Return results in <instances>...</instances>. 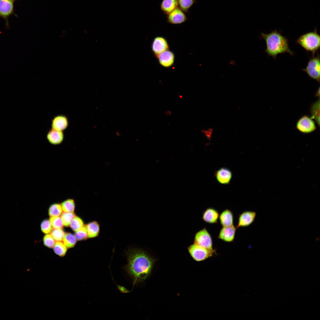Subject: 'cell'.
Returning a JSON list of instances; mask_svg holds the SVG:
<instances>
[{
	"instance_id": "obj_1",
	"label": "cell",
	"mask_w": 320,
	"mask_h": 320,
	"mask_svg": "<svg viewBox=\"0 0 320 320\" xmlns=\"http://www.w3.org/2000/svg\"><path fill=\"white\" fill-rule=\"evenodd\" d=\"M128 263L124 269L135 284L146 279L150 275L156 260L140 249H132L126 253Z\"/></svg>"
},
{
	"instance_id": "obj_2",
	"label": "cell",
	"mask_w": 320,
	"mask_h": 320,
	"mask_svg": "<svg viewBox=\"0 0 320 320\" xmlns=\"http://www.w3.org/2000/svg\"><path fill=\"white\" fill-rule=\"evenodd\" d=\"M260 37L265 42V52L274 59L279 54L288 53L293 55V52L289 48L287 39L279 31L275 30L268 33H261Z\"/></svg>"
},
{
	"instance_id": "obj_3",
	"label": "cell",
	"mask_w": 320,
	"mask_h": 320,
	"mask_svg": "<svg viewBox=\"0 0 320 320\" xmlns=\"http://www.w3.org/2000/svg\"><path fill=\"white\" fill-rule=\"evenodd\" d=\"M296 43L300 45L305 50L311 52L312 56L317 52L320 47V36L316 28L313 31L307 33L300 36L297 39Z\"/></svg>"
},
{
	"instance_id": "obj_4",
	"label": "cell",
	"mask_w": 320,
	"mask_h": 320,
	"mask_svg": "<svg viewBox=\"0 0 320 320\" xmlns=\"http://www.w3.org/2000/svg\"><path fill=\"white\" fill-rule=\"evenodd\" d=\"M188 250L193 259L199 262L204 261L216 254L215 249H208L194 243L188 247Z\"/></svg>"
},
{
	"instance_id": "obj_5",
	"label": "cell",
	"mask_w": 320,
	"mask_h": 320,
	"mask_svg": "<svg viewBox=\"0 0 320 320\" xmlns=\"http://www.w3.org/2000/svg\"><path fill=\"white\" fill-rule=\"evenodd\" d=\"M309 76L320 82V55L317 52L316 56L310 58L305 68L302 69Z\"/></svg>"
},
{
	"instance_id": "obj_6",
	"label": "cell",
	"mask_w": 320,
	"mask_h": 320,
	"mask_svg": "<svg viewBox=\"0 0 320 320\" xmlns=\"http://www.w3.org/2000/svg\"><path fill=\"white\" fill-rule=\"evenodd\" d=\"M193 243L208 249H214L212 236L206 227L196 233Z\"/></svg>"
},
{
	"instance_id": "obj_7",
	"label": "cell",
	"mask_w": 320,
	"mask_h": 320,
	"mask_svg": "<svg viewBox=\"0 0 320 320\" xmlns=\"http://www.w3.org/2000/svg\"><path fill=\"white\" fill-rule=\"evenodd\" d=\"M296 128L302 133L308 134L316 130V127L312 119L307 115H304L297 121Z\"/></svg>"
},
{
	"instance_id": "obj_8",
	"label": "cell",
	"mask_w": 320,
	"mask_h": 320,
	"mask_svg": "<svg viewBox=\"0 0 320 320\" xmlns=\"http://www.w3.org/2000/svg\"><path fill=\"white\" fill-rule=\"evenodd\" d=\"M17 0H0V17L4 19L6 27L9 28L8 18L14 14V2Z\"/></svg>"
},
{
	"instance_id": "obj_9",
	"label": "cell",
	"mask_w": 320,
	"mask_h": 320,
	"mask_svg": "<svg viewBox=\"0 0 320 320\" xmlns=\"http://www.w3.org/2000/svg\"><path fill=\"white\" fill-rule=\"evenodd\" d=\"M152 52L155 57L163 52L169 49L168 41L164 37L157 36L153 39L151 44Z\"/></svg>"
},
{
	"instance_id": "obj_10",
	"label": "cell",
	"mask_w": 320,
	"mask_h": 320,
	"mask_svg": "<svg viewBox=\"0 0 320 320\" xmlns=\"http://www.w3.org/2000/svg\"><path fill=\"white\" fill-rule=\"evenodd\" d=\"M159 64L165 68H169L174 63L175 56L174 53L169 49L156 57Z\"/></svg>"
},
{
	"instance_id": "obj_11",
	"label": "cell",
	"mask_w": 320,
	"mask_h": 320,
	"mask_svg": "<svg viewBox=\"0 0 320 320\" xmlns=\"http://www.w3.org/2000/svg\"><path fill=\"white\" fill-rule=\"evenodd\" d=\"M167 15V22L172 24H181L187 19L184 12L178 7Z\"/></svg>"
},
{
	"instance_id": "obj_12",
	"label": "cell",
	"mask_w": 320,
	"mask_h": 320,
	"mask_svg": "<svg viewBox=\"0 0 320 320\" xmlns=\"http://www.w3.org/2000/svg\"><path fill=\"white\" fill-rule=\"evenodd\" d=\"M256 213L252 211H246L239 215L238 223L236 227L237 229L240 227H247L249 226L254 222Z\"/></svg>"
},
{
	"instance_id": "obj_13",
	"label": "cell",
	"mask_w": 320,
	"mask_h": 320,
	"mask_svg": "<svg viewBox=\"0 0 320 320\" xmlns=\"http://www.w3.org/2000/svg\"><path fill=\"white\" fill-rule=\"evenodd\" d=\"M237 228L234 225L232 226L223 227L220 230L218 238L227 242L234 241Z\"/></svg>"
},
{
	"instance_id": "obj_14",
	"label": "cell",
	"mask_w": 320,
	"mask_h": 320,
	"mask_svg": "<svg viewBox=\"0 0 320 320\" xmlns=\"http://www.w3.org/2000/svg\"><path fill=\"white\" fill-rule=\"evenodd\" d=\"M68 119L66 116L62 114L54 116L52 119L51 128L63 131L68 127Z\"/></svg>"
},
{
	"instance_id": "obj_15",
	"label": "cell",
	"mask_w": 320,
	"mask_h": 320,
	"mask_svg": "<svg viewBox=\"0 0 320 320\" xmlns=\"http://www.w3.org/2000/svg\"><path fill=\"white\" fill-rule=\"evenodd\" d=\"M46 138L48 142L51 144L57 145L60 144L63 142L64 135L63 131L57 130L52 129L49 130L46 135Z\"/></svg>"
},
{
	"instance_id": "obj_16",
	"label": "cell",
	"mask_w": 320,
	"mask_h": 320,
	"mask_svg": "<svg viewBox=\"0 0 320 320\" xmlns=\"http://www.w3.org/2000/svg\"><path fill=\"white\" fill-rule=\"evenodd\" d=\"M219 216V212L216 209L209 207L203 212L202 218L207 223L214 224L217 223Z\"/></svg>"
},
{
	"instance_id": "obj_17",
	"label": "cell",
	"mask_w": 320,
	"mask_h": 320,
	"mask_svg": "<svg viewBox=\"0 0 320 320\" xmlns=\"http://www.w3.org/2000/svg\"><path fill=\"white\" fill-rule=\"evenodd\" d=\"M216 177L219 183L223 184H229L232 177V173L228 169L222 167L215 173Z\"/></svg>"
},
{
	"instance_id": "obj_18",
	"label": "cell",
	"mask_w": 320,
	"mask_h": 320,
	"mask_svg": "<svg viewBox=\"0 0 320 320\" xmlns=\"http://www.w3.org/2000/svg\"><path fill=\"white\" fill-rule=\"evenodd\" d=\"M219 219L220 224L223 227L233 225V214L232 211L229 209H227L223 211L219 214Z\"/></svg>"
},
{
	"instance_id": "obj_19",
	"label": "cell",
	"mask_w": 320,
	"mask_h": 320,
	"mask_svg": "<svg viewBox=\"0 0 320 320\" xmlns=\"http://www.w3.org/2000/svg\"><path fill=\"white\" fill-rule=\"evenodd\" d=\"M178 6L177 0H162L160 4L162 11L167 15Z\"/></svg>"
},
{
	"instance_id": "obj_20",
	"label": "cell",
	"mask_w": 320,
	"mask_h": 320,
	"mask_svg": "<svg viewBox=\"0 0 320 320\" xmlns=\"http://www.w3.org/2000/svg\"><path fill=\"white\" fill-rule=\"evenodd\" d=\"M88 238H92L98 236L100 231V226L98 223L95 221L90 222L86 225Z\"/></svg>"
},
{
	"instance_id": "obj_21",
	"label": "cell",
	"mask_w": 320,
	"mask_h": 320,
	"mask_svg": "<svg viewBox=\"0 0 320 320\" xmlns=\"http://www.w3.org/2000/svg\"><path fill=\"white\" fill-rule=\"evenodd\" d=\"M320 98L313 103L311 105L310 113L312 119H313L316 123L320 126Z\"/></svg>"
},
{
	"instance_id": "obj_22",
	"label": "cell",
	"mask_w": 320,
	"mask_h": 320,
	"mask_svg": "<svg viewBox=\"0 0 320 320\" xmlns=\"http://www.w3.org/2000/svg\"><path fill=\"white\" fill-rule=\"evenodd\" d=\"M53 249L55 253L61 257L65 256L67 251V247L61 241L55 242Z\"/></svg>"
},
{
	"instance_id": "obj_23",
	"label": "cell",
	"mask_w": 320,
	"mask_h": 320,
	"mask_svg": "<svg viewBox=\"0 0 320 320\" xmlns=\"http://www.w3.org/2000/svg\"><path fill=\"white\" fill-rule=\"evenodd\" d=\"M76 240L75 235L70 233H65L63 241L67 248H71L74 246Z\"/></svg>"
},
{
	"instance_id": "obj_24",
	"label": "cell",
	"mask_w": 320,
	"mask_h": 320,
	"mask_svg": "<svg viewBox=\"0 0 320 320\" xmlns=\"http://www.w3.org/2000/svg\"><path fill=\"white\" fill-rule=\"evenodd\" d=\"M61 205L63 212H73L75 203L73 199H69L65 200L61 203Z\"/></svg>"
},
{
	"instance_id": "obj_25",
	"label": "cell",
	"mask_w": 320,
	"mask_h": 320,
	"mask_svg": "<svg viewBox=\"0 0 320 320\" xmlns=\"http://www.w3.org/2000/svg\"><path fill=\"white\" fill-rule=\"evenodd\" d=\"M62 209L61 204L55 203L51 205L49 207V215L50 217L52 216H59L62 213Z\"/></svg>"
},
{
	"instance_id": "obj_26",
	"label": "cell",
	"mask_w": 320,
	"mask_h": 320,
	"mask_svg": "<svg viewBox=\"0 0 320 320\" xmlns=\"http://www.w3.org/2000/svg\"><path fill=\"white\" fill-rule=\"evenodd\" d=\"M196 2V0H177L178 7L185 12H188Z\"/></svg>"
},
{
	"instance_id": "obj_27",
	"label": "cell",
	"mask_w": 320,
	"mask_h": 320,
	"mask_svg": "<svg viewBox=\"0 0 320 320\" xmlns=\"http://www.w3.org/2000/svg\"><path fill=\"white\" fill-rule=\"evenodd\" d=\"M73 212H64L62 213L60 217L63 225L66 227L70 226L71 222L73 217L75 216Z\"/></svg>"
},
{
	"instance_id": "obj_28",
	"label": "cell",
	"mask_w": 320,
	"mask_h": 320,
	"mask_svg": "<svg viewBox=\"0 0 320 320\" xmlns=\"http://www.w3.org/2000/svg\"><path fill=\"white\" fill-rule=\"evenodd\" d=\"M50 234L56 241H62L65 233L62 228H53Z\"/></svg>"
},
{
	"instance_id": "obj_29",
	"label": "cell",
	"mask_w": 320,
	"mask_h": 320,
	"mask_svg": "<svg viewBox=\"0 0 320 320\" xmlns=\"http://www.w3.org/2000/svg\"><path fill=\"white\" fill-rule=\"evenodd\" d=\"M84 225V222L81 218L75 216L71 222L70 226L71 229L76 231Z\"/></svg>"
},
{
	"instance_id": "obj_30",
	"label": "cell",
	"mask_w": 320,
	"mask_h": 320,
	"mask_svg": "<svg viewBox=\"0 0 320 320\" xmlns=\"http://www.w3.org/2000/svg\"><path fill=\"white\" fill-rule=\"evenodd\" d=\"M75 232V236L76 239L78 240H85L88 238L86 225H84Z\"/></svg>"
},
{
	"instance_id": "obj_31",
	"label": "cell",
	"mask_w": 320,
	"mask_h": 320,
	"mask_svg": "<svg viewBox=\"0 0 320 320\" xmlns=\"http://www.w3.org/2000/svg\"><path fill=\"white\" fill-rule=\"evenodd\" d=\"M49 221L53 228H62L63 227L61 217L59 216L51 217Z\"/></svg>"
},
{
	"instance_id": "obj_32",
	"label": "cell",
	"mask_w": 320,
	"mask_h": 320,
	"mask_svg": "<svg viewBox=\"0 0 320 320\" xmlns=\"http://www.w3.org/2000/svg\"><path fill=\"white\" fill-rule=\"evenodd\" d=\"M41 230L44 233L49 234L53 229L49 220H45L41 223Z\"/></svg>"
},
{
	"instance_id": "obj_33",
	"label": "cell",
	"mask_w": 320,
	"mask_h": 320,
	"mask_svg": "<svg viewBox=\"0 0 320 320\" xmlns=\"http://www.w3.org/2000/svg\"><path fill=\"white\" fill-rule=\"evenodd\" d=\"M43 241L44 245L49 248L53 247L55 242L52 236L48 234L44 236Z\"/></svg>"
},
{
	"instance_id": "obj_34",
	"label": "cell",
	"mask_w": 320,
	"mask_h": 320,
	"mask_svg": "<svg viewBox=\"0 0 320 320\" xmlns=\"http://www.w3.org/2000/svg\"><path fill=\"white\" fill-rule=\"evenodd\" d=\"M203 133L206 136V137L209 140H210L212 138L213 132V129L212 128H209L207 129H204L202 130Z\"/></svg>"
},
{
	"instance_id": "obj_35",
	"label": "cell",
	"mask_w": 320,
	"mask_h": 320,
	"mask_svg": "<svg viewBox=\"0 0 320 320\" xmlns=\"http://www.w3.org/2000/svg\"><path fill=\"white\" fill-rule=\"evenodd\" d=\"M319 95H320V88L319 87L318 89L317 90V92H316V94H315V96L316 97H317V96L318 97V96L319 97Z\"/></svg>"
}]
</instances>
